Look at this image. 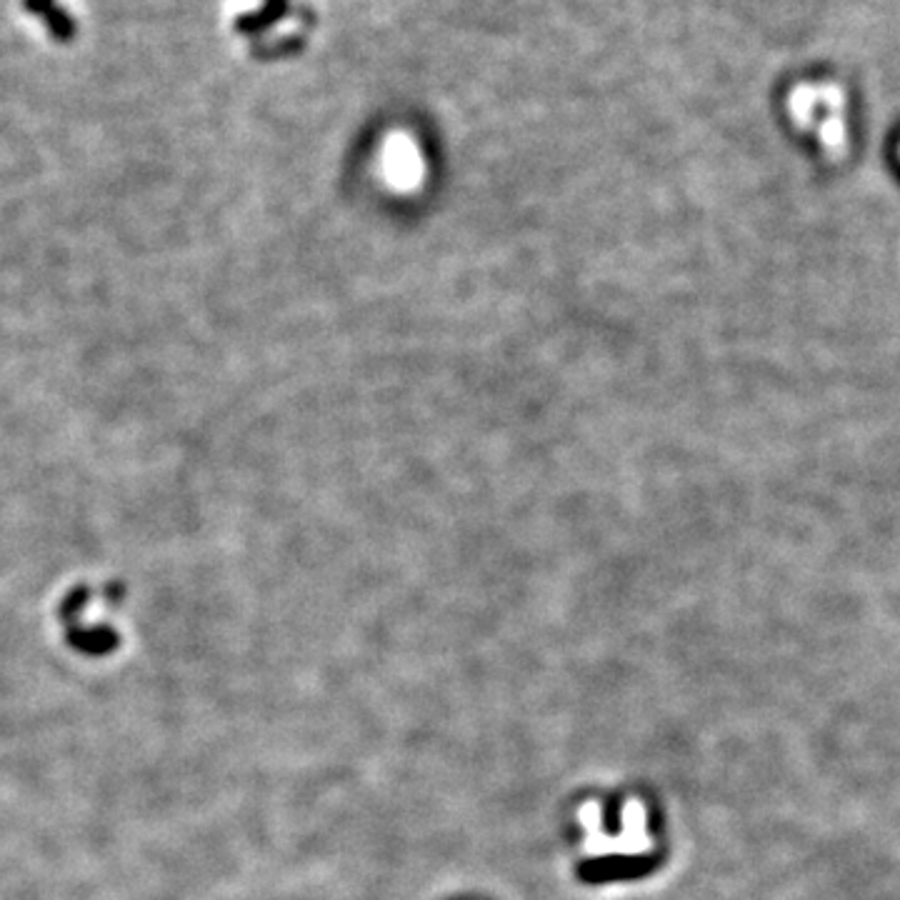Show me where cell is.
I'll return each instance as SVG.
<instances>
[{
  "instance_id": "6da1fadb",
  "label": "cell",
  "mask_w": 900,
  "mask_h": 900,
  "mask_svg": "<svg viewBox=\"0 0 900 900\" xmlns=\"http://www.w3.org/2000/svg\"><path fill=\"white\" fill-rule=\"evenodd\" d=\"M790 113L795 123L813 130L828 158H843L848 150L845 95L838 85H800L790 93Z\"/></svg>"
},
{
  "instance_id": "7a4b0ae2",
  "label": "cell",
  "mask_w": 900,
  "mask_h": 900,
  "mask_svg": "<svg viewBox=\"0 0 900 900\" xmlns=\"http://www.w3.org/2000/svg\"><path fill=\"white\" fill-rule=\"evenodd\" d=\"M383 183L395 193H413L425 180V158L418 145L405 135H393L380 153Z\"/></svg>"
},
{
  "instance_id": "3957f363",
  "label": "cell",
  "mask_w": 900,
  "mask_h": 900,
  "mask_svg": "<svg viewBox=\"0 0 900 900\" xmlns=\"http://www.w3.org/2000/svg\"><path fill=\"white\" fill-rule=\"evenodd\" d=\"M25 10L33 15H38L45 23L48 33L53 35L58 43H68L75 35V20L65 13L60 5H55V0H23Z\"/></svg>"
},
{
  "instance_id": "277c9868",
  "label": "cell",
  "mask_w": 900,
  "mask_h": 900,
  "mask_svg": "<svg viewBox=\"0 0 900 900\" xmlns=\"http://www.w3.org/2000/svg\"><path fill=\"white\" fill-rule=\"evenodd\" d=\"M285 13H288V0H265L263 8L255 10V13L243 15V18H238L235 28H238V33H248V35L263 33V30H268L270 25L278 23Z\"/></svg>"
}]
</instances>
